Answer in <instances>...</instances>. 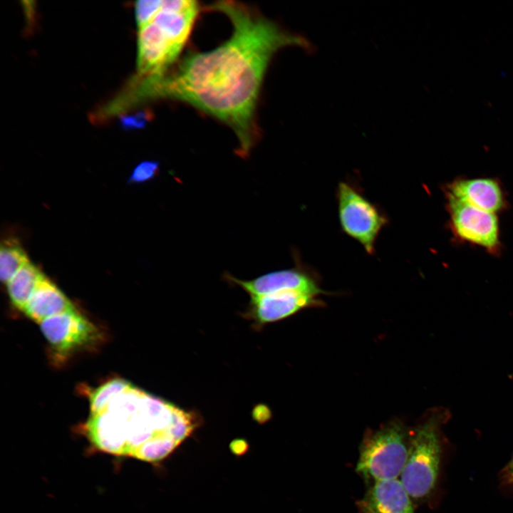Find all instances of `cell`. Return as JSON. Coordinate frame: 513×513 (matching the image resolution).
<instances>
[{
	"instance_id": "cell-8",
	"label": "cell",
	"mask_w": 513,
	"mask_h": 513,
	"mask_svg": "<svg viewBox=\"0 0 513 513\" xmlns=\"http://www.w3.org/2000/svg\"><path fill=\"white\" fill-rule=\"evenodd\" d=\"M291 269L273 271L255 279L244 281L224 274V279L246 291L250 296L270 294L296 291L317 297L324 291L320 288L318 279L300 261Z\"/></svg>"
},
{
	"instance_id": "cell-7",
	"label": "cell",
	"mask_w": 513,
	"mask_h": 513,
	"mask_svg": "<svg viewBox=\"0 0 513 513\" xmlns=\"http://www.w3.org/2000/svg\"><path fill=\"white\" fill-rule=\"evenodd\" d=\"M446 199L448 225L455 239L479 246L492 255L501 252L500 231L497 214L488 212L450 197Z\"/></svg>"
},
{
	"instance_id": "cell-21",
	"label": "cell",
	"mask_w": 513,
	"mask_h": 513,
	"mask_svg": "<svg viewBox=\"0 0 513 513\" xmlns=\"http://www.w3.org/2000/svg\"><path fill=\"white\" fill-rule=\"evenodd\" d=\"M249 445L245 440L235 439L229 445L231 452L236 456H241L247 452Z\"/></svg>"
},
{
	"instance_id": "cell-17",
	"label": "cell",
	"mask_w": 513,
	"mask_h": 513,
	"mask_svg": "<svg viewBox=\"0 0 513 513\" xmlns=\"http://www.w3.org/2000/svg\"><path fill=\"white\" fill-rule=\"evenodd\" d=\"M162 0H141L135 3V18L139 28L150 23L161 9Z\"/></svg>"
},
{
	"instance_id": "cell-5",
	"label": "cell",
	"mask_w": 513,
	"mask_h": 513,
	"mask_svg": "<svg viewBox=\"0 0 513 513\" xmlns=\"http://www.w3.org/2000/svg\"><path fill=\"white\" fill-rule=\"evenodd\" d=\"M442 416L425 417L411 431L409 453L400 480L415 501L427 499L436 486L441 458Z\"/></svg>"
},
{
	"instance_id": "cell-16",
	"label": "cell",
	"mask_w": 513,
	"mask_h": 513,
	"mask_svg": "<svg viewBox=\"0 0 513 513\" xmlns=\"http://www.w3.org/2000/svg\"><path fill=\"white\" fill-rule=\"evenodd\" d=\"M132 386L130 382L117 378L107 381L93 390L89 395L90 415H95L104 410L114 397Z\"/></svg>"
},
{
	"instance_id": "cell-18",
	"label": "cell",
	"mask_w": 513,
	"mask_h": 513,
	"mask_svg": "<svg viewBox=\"0 0 513 513\" xmlns=\"http://www.w3.org/2000/svg\"><path fill=\"white\" fill-rule=\"evenodd\" d=\"M160 162L156 160H144L138 164L130 174L129 183H144L154 179L159 173Z\"/></svg>"
},
{
	"instance_id": "cell-13",
	"label": "cell",
	"mask_w": 513,
	"mask_h": 513,
	"mask_svg": "<svg viewBox=\"0 0 513 513\" xmlns=\"http://www.w3.org/2000/svg\"><path fill=\"white\" fill-rule=\"evenodd\" d=\"M73 310L75 307L67 296L46 276L23 309L28 317L39 323L51 316Z\"/></svg>"
},
{
	"instance_id": "cell-2",
	"label": "cell",
	"mask_w": 513,
	"mask_h": 513,
	"mask_svg": "<svg viewBox=\"0 0 513 513\" xmlns=\"http://www.w3.org/2000/svg\"><path fill=\"white\" fill-rule=\"evenodd\" d=\"M197 425L193 413L143 392L136 408L105 409L90 415L84 428L98 450L155 462L171 454Z\"/></svg>"
},
{
	"instance_id": "cell-12",
	"label": "cell",
	"mask_w": 513,
	"mask_h": 513,
	"mask_svg": "<svg viewBox=\"0 0 513 513\" xmlns=\"http://www.w3.org/2000/svg\"><path fill=\"white\" fill-rule=\"evenodd\" d=\"M316 297L296 291L251 296L249 314L259 324L276 321L318 304Z\"/></svg>"
},
{
	"instance_id": "cell-3",
	"label": "cell",
	"mask_w": 513,
	"mask_h": 513,
	"mask_svg": "<svg viewBox=\"0 0 513 513\" xmlns=\"http://www.w3.org/2000/svg\"><path fill=\"white\" fill-rule=\"evenodd\" d=\"M200 10L196 1H162L154 19L139 28L137 63L140 75L159 76L176 63Z\"/></svg>"
},
{
	"instance_id": "cell-11",
	"label": "cell",
	"mask_w": 513,
	"mask_h": 513,
	"mask_svg": "<svg viewBox=\"0 0 513 513\" xmlns=\"http://www.w3.org/2000/svg\"><path fill=\"white\" fill-rule=\"evenodd\" d=\"M358 507L360 513H414L413 499L399 478L370 483Z\"/></svg>"
},
{
	"instance_id": "cell-22",
	"label": "cell",
	"mask_w": 513,
	"mask_h": 513,
	"mask_svg": "<svg viewBox=\"0 0 513 513\" xmlns=\"http://www.w3.org/2000/svg\"><path fill=\"white\" fill-rule=\"evenodd\" d=\"M502 480L503 482V484L507 485L513 484V470L508 473L502 474Z\"/></svg>"
},
{
	"instance_id": "cell-19",
	"label": "cell",
	"mask_w": 513,
	"mask_h": 513,
	"mask_svg": "<svg viewBox=\"0 0 513 513\" xmlns=\"http://www.w3.org/2000/svg\"><path fill=\"white\" fill-rule=\"evenodd\" d=\"M151 119L148 111H140L135 114L123 115L120 118L121 126L127 130L143 128Z\"/></svg>"
},
{
	"instance_id": "cell-15",
	"label": "cell",
	"mask_w": 513,
	"mask_h": 513,
	"mask_svg": "<svg viewBox=\"0 0 513 513\" xmlns=\"http://www.w3.org/2000/svg\"><path fill=\"white\" fill-rule=\"evenodd\" d=\"M29 261L21 245L16 239L4 240L0 249V278L6 284Z\"/></svg>"
},
{
	"instance_id": "cell-23",
	"label": "cell",
	"mask_w": 513,
	"mask_h": 513,
	"mask_svg": "<svg viewBox=\"0 0 513 513\" xmlns=\"http://www.w3.org/2000/svg\"><path fill=\"white\" fill-rule=\"evenodd\" d=\"M513 470V457L509 461V462L507 465V466L502 470V475L506 474Z\"/></svg>"
},
{
	"instance_id": "cell-14",
	"label": "cell",
	"mask_w": 513,
	"mask_h": 513,
	"mask_svg": "<svg viewBox=\"0 0 513 513\" xmlns=\"http://www.w3.org/2000/svg\"><path fill=\"white\" fill-rule=\"evenodd\" d=\"M44 276L30 261L24 265L6 284L7 291L12 304L23 311Z\"/></svg>"
},
{
	"instance_id": "cell-10",
	"label": "cell",
	"mask_w": 513,
	"mask_h": 513,
	"mask_svg": "<svg viewBox=\"0 0 513 513\" xmlns=\"http://www.w3.org/2000/svg\"><path fill=\"white\" fill-rule=\"evenodd\" d=\"M445 197H450L480 209L497 214L507 207L501 183L495 178L457 177L443 187Z\"/></svg>"
},
{
	"instance_id": "cell-1",
	"label": "cell",
	"mask_w": 513,
	"mask_h": 513,
	"mask_svg": "<svg viewBox=\"0 0 513 513\" xmlns=\"http://www.w3.org/2000/svg\"><path fill=\"white\" fill-rule=\"evenodd\" d=\"M206 9L229 19L231 37L212 51L186 56L161 75L145 78L141 96L186 103L223 122L238 139L236 153L245 158L259 138L256 105L272 57L286 46L309 50L311 46L242 2L220 1Z\"/></svg>"
},
{
	"instance_id": "cell-4",
	"label": "cell",
	"mask_w": 513,
	"mask_h": 513,
	"mask_svg": "<svg viewBox=\"0 0 513 513\" xmlns=\"http://www.w3.org/2000/svg\"><path fill=\"white\" fill-rule=\"evenodd\" d=\"M411 431L392 420L367 431L359 447L356 472L369 483L398 479L408 459Z\"/></svg>"
},
{
	"instance_id": "cell-20",
	"label": "cell",
	"mask_w": 513,
	"mask_h": 513,
	"mask_svg": "<svg viewBox=\"0 0 513 513\" xmlns=\"http://www.w3.org/2000/svg\"><path fill=\"white\" fill-rule=\"evenodd\" d=\"M252 416L256 422L264 423L269 420L271 413L266 406L259 405L254 408L252 412Z\"/></svg>"
},
{
	"instance_id": "cell-6",
	"label": "cell",
	"mask_w": 513,
	"mask_h": 513,
	"mask_svg": "<svg viewBox=\"0 0 513 513\" xmlns=\"http://www.w3.org/2000/svg\"><path fill=\"white\" fill-rule=\"evenodd\" d=\"M336 197L343 231L358 241L368 254H373L378 236L388 222L386 217L350 183L340 182Z\"/></svg>"
},
{
	"instance_id": "cell-9",
	"label": "cell",
	"mask_w": 513,
	"mask_h": 513,
	"mask_svg": "<svg viewBox=\"0 0 513 513\" xmlns=\"http://www.w3.org/2000/svg\"><path fill=\"white\" fill-rule=\"evenodd\" d=\"M40 326L51 347L62 355L89 346L99 338L95 326L76 310L46 318Z\"/></svg>"
}]
</instances>
